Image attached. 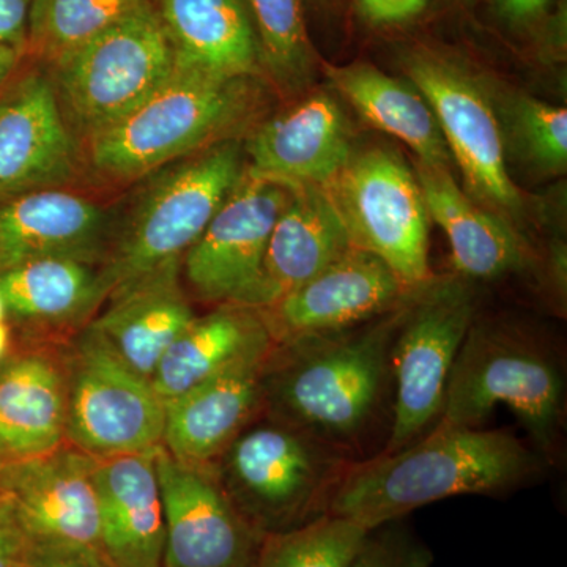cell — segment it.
Listing matches in <instances>:
<instances>
[{"mask_svg": "<svg viewBox=\"0 0 567 567\" xmlns=\"http://www.w3.org/2000/svg\"><path fill=\"white\" fill-rule=\"evenodd\" d=\"M6 308L28 319L59 320L78 315L106 293L102 275L89 262L47 257L7 268L0 275Z\"/></svg>", "mask_w": 567, "mask_h": 567, "instance_id": "28", "label": "cell"}, {"mask_svg": "<svg viewBox=\"0 0 567 567\" xmlns=\"http://www.w3.org/2000/svg\"><path fill=\"white\" fill-rule=\"evenodd\" d=\"M499 14L513 24H527L546 11L551 0H495Z\"/></svg>", "mask_w": 567, "mask_h": 567, "instance_id": "38", "label": "cell"}, {"mask_svg": "<svg viewBox=\"0 0 567 567\" xmlns=\"http://www.w3.org/2000/svg\"><path fill=\"white\" fill-rule=\"evenodd\" d=\"M405 71L434 112L470 192L498 210H518L522 196L507 173L502 128L483 87L456 63L431 52L410 54Z\"/></svg>", "mask_w": 567, "mask_h": 567, "instance_id": "11", "label": "cell"}, {"mask_svg": "<svg viewBox=\"0 0 567 567\" xmlns=\"http://www.w3.org/2000/svg\"><path fill=\"white\" fill-rule=\"evenodd\" d=\"M290 196V186L245 167L207 229L185 254L186 278L200 297L251 308L271 230Z\"/></svg>", "mask_w": 567, "mask_h": 567, "instance_id": "12", "label": "cell"}, {"mask_svg": "<svg viewBox=\"0 0 567 567\" xmlns=\"http://www.w3.org/2000/svg\"><path fill=\"white\" fill-rule=\"evenodd\" d=\"M37 544L10 496H0V567H33Z\"/></svg>", "mask_w": 567, "mask_h": 567, "instance_id": "33", "label": "cell"}, {"mask_svg": "<svg viewBox=\"0 0 567 567\" xmlns=\"http://www.w3.org/2000/svg\"><path fill=\"white\" fill-rule=\"evenodd\" d=\"M50 69L59 102L92 137L158 91L177 61L151 0Z\"/></svg>", "mask_w": 567, "mask_h": 567, "instance_id": "6", "label": "cell"}, {"mask_svg": "<svg viewBox=\"0 0 567 567\" xmlns=\"http://www.w3.org/2000/svg\"><path fill=\"white\" fill-rule=\"evenodd\" d=\"M415 175L429 218L445 233L458 274L495 279L527 265V245L517 230L503 216L477 207L447 167L417 162Z\"/></svg>", "mask_w": 567, "mask_h": 567, "instance_id": "23", "label": "cell"}, {"mask_svg": "<svg viewBox=\"0 0 567 567\" xmlns=\"http://www.w3.org/2000/svg\"><path fill=\"white\" fill-rule=\"evenodd\" d=\"M178 69L216 78H259V40L246 0H152Z\"/></svg>", "mask_w": 567, "mask_h": 567, "instance_id": "22", "label": "cell"}, {"mask_svg": "<svg viewBox=\"0 0 567 567\" xmlns=\"http://www.w3.org/2000/svg\"><path fill=\"white\" fill-rule=\"evenodd\" d=\"M369 535L363 525L324 513L270 537L252 567H352Z\"/></svg>", "mask_w": 567, "mask_h": 567, "instance_id": "31", "label": "cell"}, {"mask_svg": "<svg viewBox=\"0 0 567 567\" xmlns=\"http://www.w3.org/2000/svg\"><path fill=\"white\" fill-rule=\"evenodd\" d=\"M352 567H427V555L410 544L385 537L372 540L369 535Z\"/></svg>", "mask_w": 567, "mask_h": 567, "instance_id": "34", "label": "cell"}, {"mask_svg": "<svg viewBox=\"0 0 567 567\" xmlns=\"http://www.w3.org/2000/svg\"><path fill=\"white\" fill-rule=\"evenodd\" d=\"M511 125L520 151L539 169L565 173L567 166V111L527 95L511 102Z\"/></svg>", "mask_w": 567, "mask_h": 567, "instance_id": "32", "label": "cell"}, {"mask_svg": "<svg viewBox=\"0 0 567 567\" xmlns=\"http://www.w3.org/2000/svg\"><path fill=\"white\" fill-rule=\"evenodd\" d=\"M259 78H216L175 69L136 110L89 137L100 173L134 178L219 142L256 117Z\"/></svg>", "mask_w": 567, "mask_h": 567, "instance_id": "3", "label": "cell"}, {"mask_svg": "<svg viewBox=\"0 0 567 567\" xmlns=\"http://www.w3.org/2000/svg\"><path fill=\"white\" fill-rule=\"evenodd\" d=\"M412 290L374 254L352 248L259 312L271 339L286 344L369 322L401 305Z\"/></svg>", "mask_w": 567, "mask_h": 567, "instance_id": "13", "label": "cell"}, {"mask_svg": "<svg viewBox=\"0 0 567 567\" xmlns=\"http://www.w3.org/2000/svg\"><path fill=\"white\" fill-rule=\"evenodd\" d=\"M166 405L151 380L89 331L74 369L66 431L93 457L152 450L163 442Z\"/></svg>", "mask_w": 567, "mask_h": 567, "instance_id": "10", "label": "cell"}, {"mask_svg": "<svg viewBox=\"0 0 567 567\" xmlns=\"http://www.w3.org/2000/svg\"><path fill=\"white\" fill-rule=\"evenodd\" d=\"M352 248L327 192L292 188L289 204L271 230L251 308H270Z\"/></svg>", "mask_w": 567, "mask_h": 567, "instance_id": "20", "label": "cell"}, {"mask_svg": "<svg viewBox=\"0 0 567 567\" xmlns=\"http://www.w3.org/2000/svg\"><path fill=\"white\" fill-rule=\"evenodd\" d=\"M25 54H28L25 48L0 43V84H3V81L20 65Z\"/></svg>", "mask_w": 567, "mask_h": 567, "instance_id": "39", "label": "cell"}, {"mask_svg": "<svg viewBox=\"0 0 567 567\" xmlns=\"http://www.w3.org/2000/svg\"><path fill=\"white\" fill-rule=\"evenodd\" d=\"M353 248L374 254L405 286H423L429 270V213L416 175L398 153H353L324 188Z\"/></svg>", "mask_w": 567, "mask_h": 567, "instance_id": "8", "label": "cell"}, {"mask_svg": "<svg viewBox=\"0 0 567 567\" xmlns=\"http://www.w3.org/2000/svg\"><path fill=\"white\" fill-rule=\"evenodd\" d=\"M78 163L54 82L32 71L0 103V197L63 185Z\"/></svg>", "mask_w": 567, "mask_h": 567, "instance_id": "15", "label": "cell"}, {"mask_svg": "<svg viewBox=\"0 0 567 567\" xmlns=\"http://www.w3.org/2000/svg\"><path fill=\"white\" fill-rule=\"evenodd\" d=\"M96 457L52 451L29 458L14 476L10 498L37 546L102 551Z\"/></svg>", "mask_w": 567, "mask_h": 567, "instance_id": "17", "label": "cell"}, {"mask_svg": "<svg viewBox=\"0 0 567 567\" xmlns=\"http://www.w3.org/2000/svg\"><path fill=\"white\" fill-rule=\"evenodd\" d=\"M223 453L230 494L265 520L327 513L349 468L342 451L281 421L240 432Z\"/></svg>", "mask_w": 567, "mask_h": 567, "instance_id": "9", "label": "cell"}, {"mask_svg": "<svg viewBox=\"0 0 567 567\" xmlns=\"http://www.w3.org/2000/svg\"><path fill=\"white\" fill-rule=\"evenodd\" d=\"M155 450L96 457L102 551L112 567H163L164 513Z\"/></svg>", "mask_w": 567, "mask_h": 567, "instance_id": "18", "label": "cell"}, {"mask_svg": "<svg viewBox=\"0 0 567 567\" xmlns=\"http://www.w3.org/2000/svg\"><path fill=\"white\" fill-rule=\"evenodd\" d=\"M66 402L61 375L41 358H24L0 372V447L39 457L61 445Z\"/></svg>", "mask_w": 567, "mask_h": 567, "instance_id": "27", "label": "cell"}, {"mask_svg": "<svg viewBox=\"0 0 567 567\" xmlns=\"http://www.w3.org/2000/svg\"><path fill=\"white\" fill-rule=\"evenodd\" d=\"M270 353L230 365L167 402L163 442L171 456L199 466L230 445L264 399Z\"/></svg>", "mask_w": 567, "mask_h": 567, "instance_id": "19", "label": "cell"}, {"mask_svg": "<svg viewBox=\"0 0 567 567\" xmlns=\"http://www.w3.org/2000/svg\"><path fill=\"white\" fill-rule=\"evenodd\" d=\"M473 320L468 284L429 279L413 290L391 349L394 404L385 453L416 442L442 415L447 379Z\"/></svg>", "mask_w": 567, "mask_h": 567, "instance_id": "7", "label": "cell"}, {"mask_svg": "<svg viewBox=\"0 0 567 567\" xmlns=\"http://www.w3.org/2000/svg\"><path fill=\"white\" fill-rule=\"evenodd\" d=\"M106 230V213L78 194L39 189L0 205L3 270L47 257L92 262Z\"/></svg>", "mask_w": 567, "mask_h": 567, "instance_id": "21", "label": "cell"}, {"mask_svg": "<svg viewBox=\"0 0 567 567\" xmlns=\"http://www.w3.org/2000/svg\"><path fill=\"white\" fill-rule=\"evenodd\" d=\"M246 6L259 40L264 73L286 91H300L315 70L301 0H246Z\"/></svg>", "mask_w": 567, "mask_h": 567, "instance_id": "30", "label": "cell"}, {"mask_svg": "<svg viewBox=\"0 0 567 567\" xmlns=\"http://www.w3.org/2000/svg\"><path fill=\"white\" fill-rule=\"evenodd\" d=\"M361 13L375 24H398L424 11L431 0H357Z\"/></svg>", "mask_w": 567, "mask_h": 567, "instance_id": "36", "label": "cell"}, {"mask_svg": "<svg viewBox=\"0 0 567 567\" xmlns=\"http://www.w3.org/2000/svg\"><path fill=\"white\" fill-rule=\"evenodd\" d=\"M251 173L290 188L324 189L352 159L349 123L327 93H315L260 123L244 147Z\"/></svg>", "mask_w": 567, "mask_h": 567, "instance_id": "16", "label": "cell"}, {"mask_svg": "<svg viewBox=\"0 0 567 567\" xmlns=\"http://www.w3.org/2000/svg\"><path fill=\"white\" fill-rule=\"evenodd\" d=\"M6 303H3L2 293H0V358L7 352L9 347V328L6 323Z\"/></svg>", "mask_w": 567, "mask_h": 567, "instance_id": "40", "label": "cell"}, {"mask_svg": "<svg viewBox=\"0 0 567 567\" xmlns=\"http://www.w3.org/2000/svg\"><path fill=\"white\" fill-rule=\"evenodd\" d=\"M178 265L112 295L110 309L91 328L123 363L151 382L164 353L196 319L178 286Z\"/></svg>", "mask_w": 567, "mask_h": 567, "instance_id": "24", "label": "cell"}, {"mask_svg": "<svg viewBox=\"0 0 567 567\" xmlns=\"http://www.w3.org/2000/svg\"><path fill=\"white\" fill-rule=\"evenodd\" d=\"M244 155L240 142H219L153 178L118 235L104 290L121 292L181 262L244 174Z\"/></svg>", "mask_w": 567, "mask_h": 567, "instance_id": "5", "label": "cell"}, {"mask_svg": "<svg viewBox=\"0 0 567 567\" xmlns=\"http://www.w3.org/2000/svg\"><path fill=\"white\" fill-rule=\"evenodd\" d=\"M506 405L548 456L565 416V379L555 354L528 334L498 323L468 328L447 379L436 424L477 427Z\"/></svg>", "mask_w": 567, "mask_h": 567, "instance_id": "4", "label": "cell"}, {"mask_svg": "<svg viewBox=\"0 0 567 567\" xmlns=\"http://www.w3.org/2000/svg\"><path fill=\"white\" fill-rule=\"evenodd\" d=\"M155 464L164 513L163 567H251V535L218 483L162 445Z\"/></svg>", "mask_w": 567, "mask_h": 567, "instance_id": "14", "label": "cell"}, {"mask_svg": "<svg viewBox=\"0 0 567 567\" xmlns=\"http://www.w3.org/2000/svg\"><path fill=\"white\" fill-rule=\"evenodd\" d=\"M33 567H112L100 551L89 548L37 546Z\"/></svg>", "mask_w": 567, "mask_h": 567, "instance_id": "35", "label": "cell"}, {"mask_svg": "<svg viewBox=\"0 0 567 567\" xmlns=\"http://www.w3.org/2000/svg\"><path fill=\"white\" fill-rule=\"evenodd\" d=\"M327 78L369 125L404 142L417 162L450 166L434 112L412 82L395 80L369 63L328 66Z\"/></svg>", "mask_w": 567, "mask_h": 567, "instance_id": "26", "label": "cell"}, {"mask_svg": "<svg viewBox=\"0 0 567 567\" xmlns=\"http://www.w3.org/2000/svg\"><path fill=\"white\" fill-rule=\"evenodd\" d=\"M271 341L257 309L226 306L186 327L164 353L152 385L166 405L230 365L270 352Z\"/></svg>", "mask_w": 567, "mask_h": 567, "instance_id": "25", "label": "cell"}, {"mask_svg": "<svg viewBox=\"0 0 567 567\" xmlns=\"http://www.w3.org/2000/svg\"><path fill=\"white\" fill-rule=\"evenodd\" d=\"M540 465L537 453L509 432L436 424L402 450L349 466L327 513L372 533L440 499L520 486Z\"/></svg>", "mask_w": 567, "mask_h": 567, "instance_id": "1", "label": "cell"}, {"mask_svg": "<svg viewBox=\"0 0 567 567\" xmlns=\"http://www.w3.org/2000/svg\"><path fill=\"white\" fill-rule=\"evenodd\" d=\"M151 0H32L28 54L52 65Z\"/></svg>", "mask_w": 567, "mask_h": 567, "instance_id": "29", "label": "cell"}, {"mask_svg": "<svg viewBox=\"0 0 567 567\" xmlns=\"http://www.w3.org/2000/svg\"><path fill=\"white\" fill-rule=\"evenodd\" d=\"M32 0H0V43L28 50Z\"/></svg>", "mask_w": 567, "mask_h": 567, "instance_id": "37", "label": "cell"}, {"mask_svg": "<svg viewBox=\"0 0 567 567\" xmlns=\"http://www.w3.org/2000/svg\"><path fill=\"white\" fill-rule=\"evenodd\" d=\"M413 290L385 315L338 333L286 342L274 368L267 360L264 398L278 421L342 453L357 443L382 404L391 349Z\"/></svg>", "mask_w": 567, "mask_h": 567, "instance_id": "2", "label": "cell"}]
</instances>
